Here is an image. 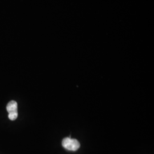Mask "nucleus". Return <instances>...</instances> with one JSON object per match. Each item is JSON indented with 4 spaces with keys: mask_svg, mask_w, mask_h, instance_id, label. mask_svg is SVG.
<instances>
[{
    "mask_svg": "<svg viewBox=\"0 0 154 154\" xmlns=\"http://www.w3.org/2000/svg\"><path fill=\"white\" fill-rule=\"evenodd\" d=\"M6 110L9 113L8 118L11 121H15L18 117V105L16 101L11 100L6 106Z\"/></svg>",
    "mask_w": 154,
    "mask_h": 154,
    "instance_id": "nucleus-2",
    "label": "nucleus"
},
{
    "mask_svg": "<svg viewBox=\"0 0 154 154\" xmlns=\"http://www.w3.org/2000/svg\"><path fill=\"white\" fill-rule=\"evenodd\" d=\"M62 144L65 149L72 151H75L80 147V143L77 139L70 138H64Z\"/></svg>",
    "mask_w": 154,
    "mask_h": 154,
    "instance_id": "nucleus-1",
    "label": "nucleus"
}]
</instances>
